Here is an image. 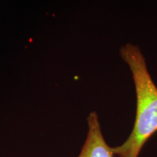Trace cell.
Segmentation results:
<instances>
[{
	"label": "cell",
	"mask_w": 157,
	"mask_h": 157,
	"mask_svg": "<svg viewBox=\"0 0 157 157\" xmlns=\"http://www.w3.org/2000/svg\"><path fill=\"white\" fill-rule=\"evenodd\" d=\"M120 54L132 72L137 109L132 132L125 142L112 148V151L119 157H138L145 143L157 132V87L138 47L127 43L121 47Z\"/></svg>",
	"instance_id": "1"
},
{
	"label": "cell",
	"mask_w": 157,
	"mask_h": 157,
	"mask_svg": "<svg viewBox=\"0 0 157 157\" xmlns=\"http://www.w3.org/2000/svg\"><path fill=\"white\" fill-rule=\"evenodd\" d=\"M88 131L81 152L76 157H113L112 148L107 144L102 133L97 113L91 112L87 117Z\"/></svg>",
	"instance_id": "2"
}]
</instances>
